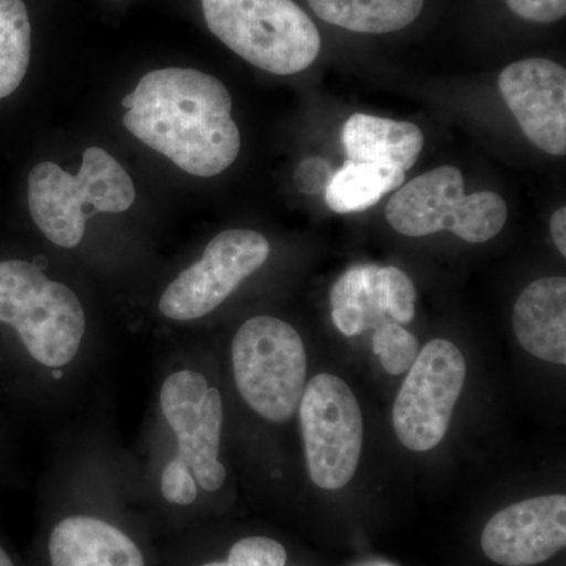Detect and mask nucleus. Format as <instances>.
I'll list each match as a JSON object with an SVG mask.
<instances>
[{"label":"nucleus","mask_w":566,"mask_h":566,"mask_svg":"<svg viewBox=\"0 0 566 566\" xmlns=\"http://www.w3.org/2000/svg\"><path fill=\"white\" fill-rule=\"evenodd\" d=\"M0 566H14L13 562H11V558L9 557V554H7L2 547H0Z\"/></svg>","instance_id":"nucleus-25"},{"label":"nucleus","mask_w":566,"mask_h":566,"mask_svg":"<svg viewBox=\"0 0 566 566\" xmlns=\"http://www.w3.org/2000/svg\"><path fill=\"white\" fill-rule=\"evenodd\" d=\"M513 329L520 345L545 363L566 364V279L532 282L513 308Z\"/></svg>","instance_id":"nucleus-14"},{"label":"nucleus","mask_w":566,"mask_h":566,"mask_svg":"<svg viewBox=\"0 0 566 566\" xmlns=\"http://www.w3.org/2000/svg\"><path fill=\"white\" fill-rule=\"evenodd\" d=\"M123 125L193 177L229 169L241 150L232 96L218 77L191 69L145 74L123 99Z\"/></svg>","instance_id":"nucleus-1"},{"label":"nucleus","mask_w":566,"mask_h":566,"mask_svg":"<svg viewBox=\"0 0 566 566\" xmlns=\"http://www.w3.org/2000/svg\"><path fill=\"white\" fill-rule=\"evenodd\" d=\"M0 323L13 327L29 356L46 368L73 363L87 329L76 293L22 260L0 262Z\"/></svg>","instance_id":"nucleus-5"},{"label":"nucleus","mask_w":566,"mask_h":566,"mask_svg":"<svg viewBox=\"0 0 566 566\" xmlns=\"http://www.w3.org/2000/svg\"><path fill=\"white\" fill-rule=\"evenodd\" d=\"M416 286L400 268L354 264L331 290L335 327L356 337L394 319L409 324L416 316Z\"/></svg>","instance_id":"nucleus-12"},{"label":"nucleus","mask_w":566,"mask_h":566,"mask_svg":"<svg viewBox=\"0 0 566 566\" xmlns=\"http://www.w3.org/2000/svg\"><path fill=\"white\" fill-rule=\"evenodd\" d=\"M499 92L527 139L553 156L566 153V71L547 59L506 66Z\"/></svg>","instance_id":"nucleus-11"},{"label":"nucleus","mask_w":566,"mask_h":566,"mask_svg":"<svg viewBox=\"0 0 566 566\" xmlns=\"http://www.w3.org/2000/svg\"><path fill=\"white\" fill-rule=\"evenodd\" d=\"M159 406L177 439V453L161 472V494L174 505H191L199 488L216 493L226 485L219 460L223 424L222 395L200 371L181 368L164 379Z\"/></svg>","instance_id":"nucleus-2"},{"label":"nucleus","mask_w":566,"mask_h":566,"mask_svg":"<svg viewBox=\"0 0 566 566\" xmlns=\"http://www.w3.org/2000/svg\"><path fill=\"white\" fill-rule=\"evenodd\" d=\"M465 381V360L446 338L428 342L409 368L395 398L394 430L412 452H428L441 444Z\"/></svg>","instance_id":"nucleus-9"},{"label":"nucleus","mask_w":566,"mask_h":566,"mask_svg":"<svg viewBox=\"0 0 566 566\" xmlns=\"http://www.w3.org/2000/svg\"><path fill=\"white\" fill-rule=\"evenodd\" d=\"M509 208L499 193L464 192L463 174L442 166L419 175L397 189L386 207V219L405 237L455 233L465 243L493 240L504 229Z\"/></svg>","instance_id":"nucleus-7"},{"label":"nucleus","mask_w":566,"mask_h":566,"mask_svg":"<svg viewBox=\"0 0 566 566\" xmlns=\"http://www.w3.org/2000/svg\"><path fill=\"white\" fill-rule=\"evenodd\" d=\"M509 9L523 20L549 24L566 14V0H505Z\"/></svg>","instance_id":"nucleus-22"},{"label":"nucleus","mask_w":566,"mask_h":566,"mask_svg":"<svg viewBox=\"0 0 566 566\" xmlns=\"http://www.w3.org/2000/svg\"><path fill=\"white\" fill-rule=\"evenodd\" d=\"M405 178L406 172L397 167L348 161L331 177L324 200L338 214L365 211L401 188Z\"/></svg>","instance_id":"nucleus-18"},{"label":"nucleus","mask_w":566,"mask_h":566,"mask_svg":"<svg viewBox=\"0 0 566 566\" xmlns=\"http://www.w3.org/2000/svg\"><path fill=\"white\" fill-rule=\"evenodd\" d=\"M371 348L389 375H403L419 356V340L394 319L375 327Z\"/></svg>","instance_id":"nucleus-20"},{"label":"nucleus","mask_w":566,"mask_h":566,"mask_svg":"<svg viewBox=\"0 0 566 566\" xmlns=\"http://www.w3.org/2000/svg\"><path fill=\"white\" fill-rule=\"evenodd\" d=\"M375 566H389V565H375Z\"/></svg>","instance_id":"nucleus-26"},{"label":"nucleus","mask_w":566,"mask_h":566,"mask_svg":"<svg viewBox=\"0 0 566 566\" xmlns=\"http://www.w3.org/2000/svg\"><path fill=\"white\" fill-rule=\"evenodd\" d=\"M31 20L24 0H0V99L17 92L31 63Z\"/></svg>","instance_id":"nucleus-19"},{"label":"nucleus","mask_w":566,"mask_h":566,"mask_svg":"<svg viewBox=\"0 0 566 566\" xmlns=\"http://www.w3.org/2000/svg\"><path fill=\"white\" fill-rule=\"evenodd\" d=\"M270 241L253 230H226L212 238L199 262L167 285L159 312L174 322L210 315L270 259Z\"/></svg>","instance_id":"nucleus-10"},{"label":"nucleus","mask_w":566,"mask_h":566,"mask_svg":"<svg viewBox=\"0 0 566 566\" xmlns=\"http://www.w3.org/2000/svg\"><path fill=\"white\" fill-rule=\"evenodd\" d=\"M297 411L312 482L322 490H342L356 475L363 453L364 420L356 395L338 376L316 375L305 385Z\"/></svg>","instance_id":"nucleus-8"},{"label":"nucleus","mask_w":566,"mask_h":566,"mask_svg":"<svg viewBox=\"0 0 566 566\" xmlns=\"http://www.w3.org/2000/svg\"><path fill=\"white\" fill-rule=\"evenodd\" d=\"M342 142L348 161L381 164L408 172L423 148V133L409 122L353 114L344 125Z\"/></svg>","instance_id":"nucleus-16"},{"label":"nucleus","mask_w":566,"mask_h":566,"mask_svg":"<svg viewBox=\"0 0 566 566\" xmlns=\"http://www.w3.org/2000/svg\"><path fill=\"white\" fill-rule=\"evenodd\" d=\"M136 200L133 178L103 148L91 147L82 155L80 172H65L55 163H40L29 175V210L40 232L59 248L81 243L88 214L123 212Z\"/></svg>","instance_id":"nucleus-3"},{"label":"nucleus","mask_w":566,"mask_h":566,"mask_svg":"<svg viewBox=\"0 0 566 566\" xmlns=\"http://www.w3.org/2000/svg\"><path fill=\"white\" fill-rule=\"evenodd\" d=\"M232 367L238 392L268 422H289L307 385V353L292 324L253 316L234 334Z\"/></svg>","instance_id":"nucleus-6"},{"label":"nucleus","mask_w":566,"mask_h":566,"mask_svg":"<svg viewBox=\"0 0 566 566\" xmlns=\"http://www.w3.org/2000/svg\"><path fill=\"white\" fill-rule=\"evenodd\" d=\"M212 35L256 69L301 73L318 57L322 36L293 0H202Z\"/></svg>","instance_id":"nucleus-4"},{"label":"nucleus","mask_w":566,"mask_h":566,"mask_svg":"<svg viewBox=\"0 0 566 566\" xmlns=\"http://www.w3.org/2000/svg\"><path fill=\"white\" fill-rule=\"evenodd\" d=\"M333 172L329 164L319 158L307 159L297 167L296 180L297 188L305 193H316L326 189Z\"/></svg>","instance_id":"nucleus-23"},{"label":"nucleus","mask_w":566,"mask_h":566,"mask_svg":"<svg viewBox=\"0 0 566 566\" xmlns=\"http://www.w3.org/2000/svg\"><path fill=\"white\" fill-rule=\"evenodd\" d=\"M286 551L281 543L266 536H248L234 543L229 557L202 566H285Z\"/></svg>","instance_id":"nucleus-21"},{"label":"nucleus","mask_w":566,"mask_h":566,"mask_svg":"<svg viewBox=\"0 0 566 566\" xmlns=\"http://www.w3.org/2000/svg\"><path fill=\"white\" fill-rule=\"evenodd\" d=\"M424 0H308L316 17L357 33H390L408 28Z\"/></svg>","instance_id":"nucleus-17"},{"label":"nucleus","mask_w":566,"mask_h":566,"mask_svg":"<svg viewBox=\"0 0 566 566\" xmlns=\"http://www.w3.org/2000/svg\"><path fill=\"white\" fill-rule=\"evenodd\" d=\"M566 546V495L527 499L495 513L482 534V549L494 564L535 566Z\"/></svg>","instance_id":"nucleus-13"},{"label":"nucleus","mask_w":566,"mask_h":566,"mask_svg":"<svg viewBox=\"0 0 566 566\" xmlns=\"http://www.w3.org/2000/svg\"><path fill=\"white\" fill-rule=\"evenodd\" d=\"M551 237H553L554 244L562 253V256H566V208H558L554 212L553 218L549 222Z\"/></svg>","instance_id":"nucleus-24"},{"label":"nucleus","mask_w":566,"mask_h":566,"mask_svg":"<svg viewBox=\"0 0 566 566\" xmlns=\"http://www.w3.org/2000/svg\"><path fill=\"white\" fill-rule=\"evenodd\" d=\"M51 566H147L120 528L93 516H69L51 532Z\"/></svg>","instance_id":"nucleus-15"}]
</instances>
